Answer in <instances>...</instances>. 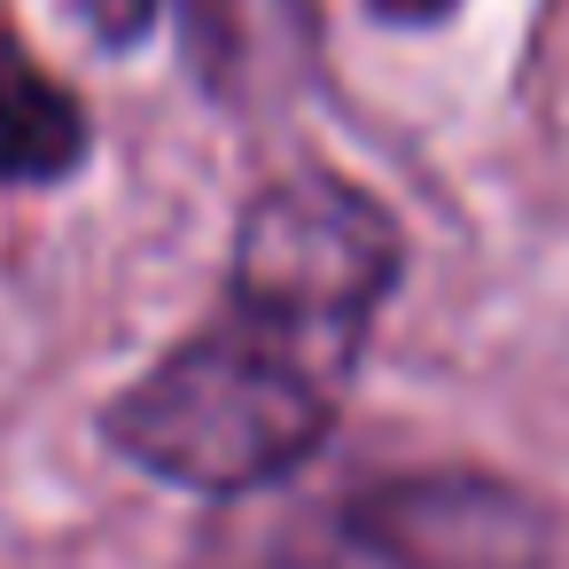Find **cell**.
Returning <instances> with one entry per match:
<instances>
[{
    "mask_svg": "<svg viewBox=\"0 0 569 569\" xmlns=\"http://www.w3.org/2000/svg\"><path fill=\"white\" fill-rule=\"evenodd\" d=\"M351 359L328 343H305L258 312H219L203 336H188L180 351H164L110 413L102 437L180 483V491H258L273 476H289L336 421Z\"/></svg>",
    "mask_w": 569,
    "mask_h": 569,
    "instance_id": "6da1fadb",
    "label": "cell"
},
{
    "mask_svg": "<svg viewBox=\"0 0 569 569\" xmlns=\"http://www.w3.org/2000/svg\"><path fill=\"white\" fill-rule=\"evenodd\" d=\"M398 266L406 242L375 196L328 172H297L242 211L227 250V305L359 359L375 305L398 289Z\"/></svg>",
    "mask_w": 569,
    "mask_h": 569,
    "instance_id": "7a4b0ae2",
    "label": "cell"
},
{
    "mask_svg": "<svg viewBox=\"0 0 569 569\" xmlns=\"http://www.w3.org/2000/svg\"><path fill=\"white\" fill-rule=\"evenodd\" d=\"M343 546L367 569H553V515L483 468L382 476L343 507Z\"/></svg>",
    "mask_w": 569,
    "mask_h": 569,
    "instance_id": "3957f363",
    "label": "cell"
},
{
    "mask_svg": "<svg viewBox=\"0 0 569 569\" xmlns=\"http://www.w3.org/2000/svg\"><path fill=\"white\" fill-rule=\"evenodd\" d=\"M157 9H172L188 63L234 110L297 94V79L312 71V48H320L312 0H102V32L133 40Z\"/></svg>",
    "mask_w": 569,
    "mask_h": 569,
    "instance_id": "277c9868",
    "label": "cell"
},
{
    "mask_svg": "<svg viewBox=\"0 0 569 569\" xmlns=\"http://www.w3.org/2000/svg\"><path fill=\"white\" fill-rule=\"evenodd\" d=\"M87 157V110L71 87H56L9 32H0V180L9 188H48L79 172Z\"/></svg>",
    "mask_w": 569,
    "mask_h": 569,
    "instance_id": "5b68a950",
    "label": "cell"
},
{
    "mask_svg": "<svg viewBox=\"0 0 569 569\" xmlns=\"http://www.w3.org/2000/svg\"><path fill=\"white\" fill-rule=\"evenodd\" d=\"M375 9H382L390 24H437V17L452 9V0H375Z\"/></svg>",
    "mask_w": 569,
    "mask_h": 569,
    "instance_id": "8992f818",
    "label": "cell"
}]
</instances>
